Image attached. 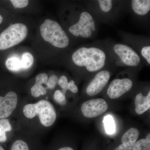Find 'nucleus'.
Returning <instances> with one entry per match:
<instances>
[{
    "mask_svg": "<svg viewBox=\"0 0 150 150\" xmlns=\"http://www.w3.org/2000/svg\"><path fill=\"white\" fill-rule=\"evenodd\" d=\"M112 62L117 67L141 68L146 66L141 56L131 46L111 38L105 40Z\"/></svg>",
    "mask_w": 150,
    "mask_h": 150,
    "instance_id": "5",
    "label": "nucleus"
},
{
    "mask_svg": "<svg viewBox=\"0 0 150 150\" xmlns=\"http://www.w3.org/2000/svg\"><path fill=\"white\" fill-rule=\"evenodd\" d=\"M48 76L46 73H41L37 75L35 79V83L30 88V93L34 98H38L45 95L47 93V89L43 84L46 86L48 80Z\"/></svg>",
    "mask_w": 150,
    "mask_h": 150,
    "instance_id": "15",
    "label": "nucleus"
},
{
    "mask_svg": "<svg viewBox=\"0 0 150 150\" xmlns=\"http://www.w3.org/2000/svg\"><path fill=\"white\" fill-rule=\"evenodd\" d=\"M131 150H150V134L149 133L146 139L137 141Z\"/></svg>",
    "mask_w": 150,
    "mask_h": 150,
    "instance_id": "19",
    "label": "nucleus"
},
{
    "mask_svg": "<svg viewBox=\"0 0 150 150\" xmlns=\"http://www.w3.org/2000/svg\"><path fill=\"white\" fill-rule=\"evenodd\" d=\"M13 129L11 123L8 118L0 119V143H4L8 139L7 133Z\"/></svg>",
    "mask_w": 150,
    "mask_h": 150,
    "instance_id": "17",
    "label": "nucleus"
},
{
    "mask_svg": "<svg viewBox=\"0 0 150 150\" xmlns=\"http://www.w3.org/2000/svg\"><path fill=\"white\" fill-rule=\"evenodd\" d=\"M139 131L137 128H130L123 134L121 139L122 144L114 150H131L138 141Z\"/></svg>",
    "mask_w": 150,
    "mask_h": 150,
    "instance_id": "14",
    "label": "nucleus"
},
{
    "mask_svg": "<svg viewBox=\"0 0 150 150\" xmlns=\"http://www.w3.org/2000/svg\"><path fill=\"white\" fill-rule=\"evenodd\" d=\"M11 2L15 8H23L27 6L29 3L28 0H11Z\"/></svg>",
    "mask_w": 150,
    "mask_h": 150,
    "instance_id": "25",
    "label": "nucleus"
},
{
    "mask_svg": "<svg viewBox=\"0 0 150 150\" xmlns=\"http://www.w3.org/2000/svg\"><path fill=\"white\" fill-rule=\"evenodd\" d=\"M135 111L138 115H141L150 108V91L145 95L142 91L136 94L134 99Z\"/></svg>",
    "mask_w": 150,
    "mask_h": 150,
    "instance_id": "16",
    "label": "nucleus"
},
{
    "mask_svg": "<svg viewBox=\"0 0 150 150\" xmlns=\"http://www.w3.org/2000/svg\"><path fill=\"white\" fill-rule=\"evenodd\" d=\"M71 60L78 73L84 77L93 76L105 68L116 66L105 40H95L78 47L71 55Z\"/></svg>",
    "mask_w": 150,
    "mask_h": 150,
    "instance_id": "2",
    "label": "nucleus"
},
{
    "mask_svg": "<svg viewBox=\"0 0 150 150\" xmlns=\"http://www.w3.org/2000/svg\"><path fill=\"white\" fill-rule=\"evenodd\" d=\"M128 12L136 24L148 28L150 25V0L128 1Z\"/></svg>",
    "mask_w": 150,
    "mask_h": 150,
    "instance_id": "12",
    "label": "nucleus"
},
{
    "mask_svg": "<svg viewBox=\"0 0 150 150\" xmlns=\"http://www.w3.org/2000/svg\"><path fill=\"white\" fill-rule=\"evenodd\" d=\"M6 65L8 69L13 71H17L22 69L21 60L16 57H11L8 59L6 61Z\"/></svg>",
    "mask_w": 150,
    "mask_h": 150,
    "instance_id": "18",
    "label": "nucleus"
},
{
    "mask_svg": "<svg viewBox=\"0 0 150 150\" xmlns=\"http://www.w3.org/2000/svg\"><path fill=\"white\" fill-rule=\"evenodd\" d=\"M16 129L28 131L40 137L41 133L50 129L57 119V112L48 100L36 102H22L16 114Z\"/></svg>",
    "mask_w": 150,
    "mask_h": 150,
    "instance_id": "1",
    "label": "nucleus"
},
{
    "mask_svg": "<svg viewBox=\"0 0 150 150\" xmlns=\"http://www.w3.org/2000/svg\"><path fill=\"white\" fill-rule=\"evenodd\" d=\"M69 81L67 77L65 75H62L59 78L58 84L62 89V91L65 93H67L68 91Z\"/></svg>",
    "mask_w": 150,
    "mask_h": 150,
    "instance_id": "24",
    "label": "nucleus"
},
{
    "mask_svg": "<svg viewBox=\"0 0 150 150\" xmlns=\"http://www.w3.org/2000/svg\"><path fill=\"white\" fill-rule=\"evenodd\" d=\"M54 101L60 106H65L67 103L66 93L61 90H57L53 95Z\"/></svg>",
    "mask_w": 150,
    "mask_h": 150,
    "instance_id": "20",
    "label": "nucleus"
},
{
    "mask_svg": "<svg viewBox=\"0 0 150 150\" xmlns=\"http://www.w3.org/2000/svg\"><path fill=\"white\" fill-rule=\"evenodd\" d=\"M59 78L56 75H51L48 79L46 84V88L47 89H54L58 84Z\"/></svg>",
    "mask_w": 150,
    "mask_h": 150,
    "instance_id": "23",
    "label": "nucleus"
},
{
    "mask_svg": "<svg viewBox=\"0 0 150 150\" xmlns=\"http://www.w3.org/2000/svg\"><path fill=\"white\" fill-rule=\"evenodd\" d=\"M0 150H6L3 147V146H2L1 145H0Z\"/></svg>",
    "mask_w": 150,
    "mask_h": 150,
    "instance_id": "29",
    "label": "nucleus"
},
{
    "mask_svg": "<svg viewBox=\"0 0 150 150\" xmlns=\"http://www.w3.org/2000/svg\"><path fill=\"white\" fill-rule=\"evenodd\" d=\"M72 22L68 32L76 38L85 41L97 36L100 23L83 5L77 6Z\"/></svg>",
    "mask_w": 150,
    "mask_h": 150,
    "instance_id": "4",
    "label": "nucleus"
},
{
    "mask_svg": "<svg viewBox=\"0 0 150 150\" xmlns=\"http://www.w3.org/2000/svg\"><path fill=\"white\" fill-rule=\"evenodd\" d=\"M68 91H70L72 93H77L79 91V88L75 83V81L71 80L69 81Z\"/></svg>",
    "mask_w": 150,
    "mask_h": 150,
    "instance_id": "26",
    "label": "nucleus"
},
{
    "mask_svg": "<svg viewBox=\"0 0 150 150\" xmlns=\"http://www.w3.org/2000/svg\"><path fill=\"white\" fill-rule=\"evenodd\" d=\"M41 36L46 42L59 49H64L70 45V38L59 23L47 19L40 26Z\"/></svg>",
    "mask_w": 150,
    "mask_h": 150,
    "instance_id": "6",
    "label": "nucleus"
},
{
    "mask_svg": "<svg viewBox=\"0 0 150 150\" xmlns=\"http://www.w3.org/2000/svg\"><path fill=\"white\" fill-rule=\"evenodd\" d=\"M9 150H46L40 137L28 131L17 129L13 133Z\"/></svg>",
    "mask_w": 150,
    "mask_h": 150,
    "instance_id": "9",
    "label": "nucleus"
},
{
    "mask_svg": "<svg viewBox=\"0 0 150 150\" xmlns=\"http://www.w3.org/2000/svg\"><path fill=\"white\" fill-rule=\"evenodd\" d=\"M82 3L100 23L115 24L128 12V1L89 0Z\"/></svg>",
    "mask_w": 150,
    "mask_h": 150,
    "instance_id": "3",
    "label": "nucleus"
},
{
    "mask_svg": "<svg viewBox=\"0 0 150 150\" xmlns=\"http://www.w3.org/2000/svg\"><path fill=\"white\" fill-rule=\"evenodd\" d=\"M116 66L105 68L91 76L84 88L88 96L92 97L99 94L107 86L112 73L117 68Z\"/></svg>",
    "mask_w": 150,
    "mask_h": 150,
    "instance_id": "11",
    "label": "nucleus"
},
{
    "mask_svg": "<svg viewBox=\"0 0 150 150\" xmlns=\"http://www.w3.org/2000/svg\"><path fill=\"white\" fill-rule=\"evenodd\" d=\"M34 59L33 56L28 52H25L22 56L21 65L22 69H27L31 67L33 64Z\"/></svg>",
    "mask_w": 150,
    "mask_h": 150,
    "instance_id": "21",
    "label": "nucleus"
},
{
    "mask_svg": "<svg viewBox=\"0 0 150 150\" xmlns=\"http://www.w3.org/2000/svg\"><path fill=\"white\" fill-rule=\"evenodd\" d=\"M141 68H127L124 71V76L115 78L108 86L106 95L111 99H116L129 93L133 90L135 84L133 75L139 71L133 73Z\"/></svg>",
    "mask_w": 150,
    "mask_h": 150,
    "instance_id": "7",
    "label": "nucleus"
},
{
    "mask_svg": "<svg viewBox=\"0 0 150 150\" xmlns=\"http://www.w3.org/2000/svg\"><path fill=\"white\" fill-rule=\"evenodd\" d=\"M27 26L21 23L11 24L0 34V50H6L17 45L27 37Z\"/></svg>",
    "mask_w": 150,
    "mask_h": 150,
    "instance_id": "10",
    "label": "nucleus"
},
{
    "mask_svg": "<svg viewBox=\"0 0 150 150\" xmlns=\"http://www.w3.org/2000/svg\"><path fill=\"white\" fill-rule=\"evenodd\" d=\"M105 128L107 133L112 134L115 131V124L114 120L111 115H108L105 116L103 120Z\"/></svg>",
    "mask_w": 150,
    "mask_h": 150,
    "instance_id": "22",
    "label": "nucleus"
},
{
    "mask_svg": "<svg viewBox=\"0 0 150 150\" xmlns=\"http://www.w3.org/2000/svg\"><path fill=\"white\" fill-rule=\"evenodd\" d=\"M108 108V104L105 100L98 98L85 101L81 105V110L85 117L92 118L102 115Z\"/></svg>",
    "mask_w": 150,
    "mask_h": 150,
    "instance_id": "13",
    "label": "nucleus"
},
{
    "mask_svg": "<svg viewBox=\"0 0 150 150\" xmlns=\"http://www.w3.org/2000/svg\"><path fill=\"white\" fill-rule=\"evenodd\" d=\"M118 34L122 42L131 46L144 61L145 65H150V39L148 36L134 34L119 30Z\"/></svg>",
    "mask_w": 150,
    "mask_h": 150,
    "instance_id": "8",
    "label": "nucleus"
},
{
    "mask_svg": "<svg viewBox=\"0 0 150 150\" xmlns=\"http://www.w3.org/2000/svg\"><path fill=\"white\" fill-rule=\"evenodd\" d=\"M56 150H75L71 147L70 146H63L58 148Z\"/></svg>",
    "mask_w": 150,
    "mask_h": 150,
    "instance_id": "27",
    "label": "nucleus"
},
{
    "mask_svg": "<svg viewBox=\"0 0 150 150\" xmlns=\"http://www.w3.org/2000/svg\"><path fill=\"white\" fill-rule=\"evenodd\" d=\"M3 20V18L2 16L0 14V24L2 22Z\"/></svg>",
    "mask_w": 150,
    "mask_h": 150,
    "instance_id": "28",
    "label": "nucleus"
}]
</instances>
